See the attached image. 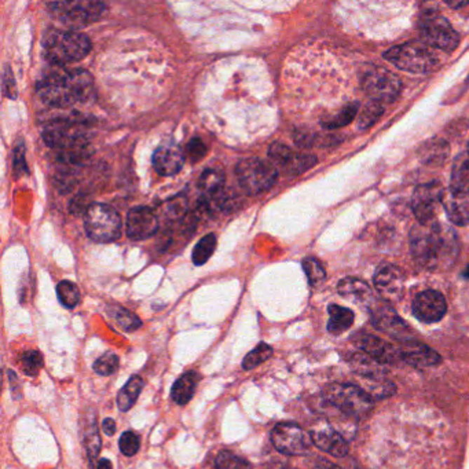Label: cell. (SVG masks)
<instances>
[{"instance_id":"38","label":"cell","mask_w":469,"mask_h":469,"mask_svg":"<svg viewBox=\"0 0 469 469\" xmlns=\"http://www.w3.org/2000/svg\"><path fill=\"white\" fill-rule=\"evenodd\" d=\"M274 354L273 347H270L266 343H259L257 347L252 350L243 361V369L244 370H252L254 367L260 366L261 363L269 361Z\"/></svg>"},{"instance_id":"52","label":"cell","mask_w":469,"mask_h":469,"mask_svg":"<svg viewBox=\"0 0 469 469\" xmlns=\"http://www.w3.org/2000/svg\"><path fill=\"white\" fill-rule=\"evenodd\" d=\"M315 469H340L337 465H334V464H332V463H329V461H326V460H320L318 461V464H317V467H315Z\"/></svg>"},{"instance_id":"6","label":"cell","mask_w":469,"mask_h":469,"mask_svg":"<svg viewBox=\"0 0 469 469\" xmlns=\"http://www.w3.org/2000/svg\"><path fill=\"white\" fill-rule=\"evenodd\" d=\"M236 175L243 190L250 196L269 190L277 181L276 167L256 157L240 161L236 168Z\"/></svg>"},{"instance_id":"22","label":"cell","mask_w":469,"mask_h":469,"mask_svg":"<svg viewBox=\"0 0 469 469\" xmlns=\"http://www.w3.org/2000/svg\"><path fill=\"white\" fill-rule=\"evenodd\" d=\"M311 437H313V442L317 444V447H320L321 450H324L325 453L333 457L343 458L348 454L347 440L343 437V435H340L337 431L329 427L314 430L311 433Z\"/></svg>"},{"instance_id":"48","label":"cell","mask_w":469,"mask_h":469,"mask_svg":"<svg viewBox=\"0 0 469 469\" xmlns=\"http://www.w3.org/2000/svg\"><path fill=\"white\" fill-rule=\"evenodd\" d=\"M207 153V146L200 140V138H193L187 144V154L193 161L201 160Z\"/></svg>"},{"instance_id":"4","label":"cell","mask_w":469,"mask_h":469,"mask_svg":"<svg viewBox=\"0 0 469 469\" xmlns=\"http://www.w3.org/2000/svg\"><path fill=\"white\" fill-rule=\"evenodd\" d=\"M384 58L397 69L410 73H428L437 65V58L427 44L406 43L388 50Z\"/></svg>"},{"instance_id":"51","label":"cell","mask_w":469,"mask_h":469,"mask_svg":"<svg viewBox=\"0 0 469 469\" xmlns=\"http://www.w3.org/2000/svg\"><path fill=\"white\" fill-rule=\"evenodd\" d=\"M102 430H104V433H107L108 436H113L116 433V431H117L114 420L113 419H105L104 423H102Z\"/></svg>"},{"instance_id":"30","label":"cell","mask_w":469,"mask_h":469,"mask_svg":"<svg viewBox=\"0 0 469 469\" xmlns=\"http://www.w3.org/2000/svg\"><path fill=\"white\" fill-rule=\"evenodd\" d=\"M224 184V174L217 168H210L203 172L198 187L207 197L217 196Z\"/></svg>"},{"instance_id":"42","label":"cell","mask_w":469,"mask_h":469,"mask_svg":"<svg viewBox=\"0 0 469 469\" xmlns=\"http://www.w3.org/2000/svg\"><path fill=\"white\" fill-rule=\"evenodd\" d=\"M120 451L125 457H134L141 447V437L132 431H125L118 439Z\"/></svg>"},{"instance_id":"1","label":"cell","mask_w":469,"mask_h":469,"mask_svg":"<svg viewBox=\"0 0 469 469\" xmlns=\"http://www.w3.org/2000/svg\"><path fill=\"white\" fill-rule=\"evenodd\" d=\"M36 93L44 104L53 108H68L91 98L94 80L83 69L67 71L55 67L37 81Z\"/></svg>"},{"instance_id":"46","label":"cell","mask_w":469,"mask_h":469,"mask_svg":"<svg viewBox=\"0 0 469 469\" xmlns=\"http://www.w3.org/2000/svg\"><path fill=\"white\" fill-rule=\"evenodd\" d=\"M186 210H187V201H186V198L183 196L174 197L165 205L167 215L172 217V219H178V217H183L186 214Z\"/></svg>"},{"instance_id":"5","label":"cell","mask_w":469,"mask_h":469,"mask_svg":"<svg viewBox=\"0 0 469 469\" xmlns=\"http://www.w3.org/2000/svg\"><path fill=\"white\" fill-rule=\"evenodd\" d=\"M324 397L327 405L351 419L367 414L373 406V399L351 384H332L324 391Z\"/></svg>"},{"instance_id":"34","label":"cell","mask_w":469,"mask_h":469,"mask_svg":"<svg viewBox=\"0 0 469 469\" xmlns=\"http://www.w3.org/2000/svg\"><path fill=\"white\" fill-rule=\"evenodd\" d=\"M358 109H360V105L357 102H353V104H348L347 107L341 109L337 114H333L330 116L329 118H325L321 121L322 127L326 128V130H336V128H341L347 124H350L357 113H358Z\"/></svg>"},{"instance_id":"23","label":"cell","mask_w":469,"mask_h":469,"mask_svg":"<svg viewBox=\"0 0 469 469\" xmlns=\"http://www.w3.org/2000/svg\"><path fill=\"white\" fill-rule=\"evenodd\" d=\"M450 191L454 198H463L469 194V154H460L453 165Z\"/></svg>"},{"instance_id":"32","label":"cell","mask_w":469,"mask_h":469,"mask_svg":"<svg viewBox=\"0 0 469 469\" xmlns=\"http://www.w3.org/2000/svg\"><path fill=\"white\" fill-rule=\"evenodd\" d=\"M363 391L372 397V399H381V397H390L394 394L395 387L391 381L383 379V377H373V379H363Z\"/></svg>"},{"instance_id":"56","label":"cell","mask_w":469,"mask_h":469,"mask_svg":"<svg viewBox=\"0 0 469 469\" xmlns=\"http://www.w3.org/2000/svg\"><path fill=\"white\" fill-rule=\"evenodd\" d=\"M467 153H468V154H469V144H468V151H467Z\"/></svg>"},{"instance_id":"47","label":"cell","mask_w":469,"mask_h":469,"mask_svg":"<svg viewBox=\"0 0 469 469\" xmlns=\"http://www.w3.org/2000/svg\"><path fill=\"white\" fill-rule=\"evenodd\" d=\"M3 91H4L6 97H8L11 100L17 98V86H15V81H14L13 72L8 67H4V69H3Z\"/></svg>"},{"instance_id":"28","label":"cell","mask_w":469,"mask_h":469,"mask_svg":"<svg viewBox=\"0 0 469 469\" xmlns=\"http://www.w3.org/2000/svg\"><path fill=\"white\" fill-rule=\"evenodd\" d=\"M337 290H339L340 294H343L346 297L357 299L360 301H367L373 297L372 296V289L369 288V285L361 280H357V278L341 280L339 283Z\"/></svg>"},{"instance_id":"9","label":"cell","mask_w":469,"mask_h":469,"mask_svg":"<svg viewBox=\"0 0 469 469\" xmlns=\"http://www.w3.org/2000/svg\"><path fill=\"white\" fill-rule=\"evenodd\" d=\"M420 32L428 47L451 53L458 46L460 37L451 24L436 13L426 14L420 21Z\"/></svg>"},{"instance_id":"3","label":"cell","mask_w":469,"mask_h":469,"mask_svg":"<svg viewBox=\"0 0 469 469\" xmlns=\"http://www.w3.org/2000/svg\"><path fill=\"white\" fill-rule=\"evenodd\" d=\"M44 57L55 67L83 60L91 50L90 39L73 31H50L43 40Z\"/></svg>"},{"instance_id":"24","label":"cell","mask_w":469,"mask_h":469,"mask_svg":"<svg viewBox=\"0 0 469 469\" xmlns=\"http://www.w3.org/2000/svg\"><path fill=\"white\" fill-rule=\"evenodd\" d=\"M200 376L196 372H187L181 376L171 390V397L177 405H186L194 397Z\"/></svg>"},{"instance_id":"50","label":"cell","mask_w":469,"mask_h":469,"mask_svg":"<svg viewBox=\"0 0 469 469\" xmlns=\"http://www.w3.org/2000/svg\"><path fill=\"white\" fill-rule=\"evenodd\" d=\"M14 167L15 171H21V172H27V164H25V150H24V144H20L15 150H14Z\"/></svg>"},{"instance_id":"54","label":"cell","mask_w":469,"mask_h":469,"mask_svg":"<svg viewBox=\"0 0 469 469\" xmlns=\"http://www.w3.org/2000/svg\"><path fill=\"white\" fill-rule=\"evenodd\" d=\"M468 4V1H447V6H450L451 8H460V7H464V6H467Z\"/></svg>"},{"instance_id":"31","label":"cell","mask_w":469,"mask_h":469,"mask_svg":"<svg viewBox=\"0 0 469 469\" xmlns=\"http://www.w3.org/2000/svg\"><path fill=\"white\" fill-rule=\"evenodd\" d=\"M353 367L363 379H373V377H383L384 370L381 369V363L374 361L366 354H355L353 357Z\"/></svg>"},{"instance_id":"55","label":"cell","mask_w":469,"mask_h":469,"mask_svg":"<svg viewBox=\"0 0 469 469\" xmlns=\"http://www.w3.org/2000/svg\"><path fill=\"white\" fill-rule=\"evenodd\" d=\"M463 276L465 277V278H469V264L465 267V270H464V273H463Z\"/></svg>"},{"instance_id":"11","label":"cell","mask_w":469,"mask_h":469,"mask_svg":"<svg viewBox=\"0 0 469 469\" xmlns=\"http://www.w3.org/2000/svg\"><path fill=\"white\" fill-rule=\"evenodd\" d=\"M362 87L372 101L386 102L397 98L402 83L394 73L383 68H373L363 76Z\"/></svg>"},{"instance_id":"16","label":"cell","mask_w":469,"mask_h":469,"mask_svg":"<svg viewBox=\"0 0 469 469\" xmlns=\"http://www.w3.org/2000/svg\"><path fill=\"white\" fill-rule=\"evenodd\" d=\"M412 308L414 317L419 321L426 324H435L444 317L447 311V303L440 292L426 290L417 294Z\"/></svg>"},{"instance_id":"13","label":"cell","mask_w":469,"mask_h":469,"mask_svg":"<svg viewBox=\"0 0 469 469\" xmlns=\"http://www.w3.org/2000/svg\"><path fill=\"white\" fill-rule=\"evenodd\" d=\"M444 198V189L437 182L420 184L413 196V211L420 224L433 222L436 208Z\"/></svg>"},{"instance_id":"20","label":"cell","mask_w":469,"mask_h":469,"mask_svg":"<svg viewBox=\"0 0 469 469\" xmlns=\"http://www.w3.org/2000/svg\"><path fill=\"white\" fill-rule=\"evenodd\" d=\"M399 348V354H400V361L406 362L410 366L414 367H431V366H436L442 362L440 355L433 350L431 347H428L427 344L414 341V340H409V341H403Z\"/></svg>"},{"instance_id":"35","label":"cell","mask_w":469,"mask_h":469,"mask_svg":"<svg viewBox=\"0 0 469 469\" xmlns=\"http://www.w3.org/2000/svg\"><path fill=\"white\" fill-rule=\"evenodd\" d=\"M93 154V149L90 144H80L68 150H60L57 158L64 164H72V165H81L90 160Z\"/></svg>"},{"instance_id":"44","label":"cell","mask_w":469,"mask_h":469,"mask_svg":"<svg viewBox=\"0 0 469 469\" xmlns=\"http://www.w3.org/2000/svg\"><path fill=\"white\" fill-rule=\"evenodd\" d=\"M118 365H120V358L113 353H107L94 362L93 367H94V372L100 376H110L118 369Z\"/></svg>"},{"instance_id":"37","label":"cell","mask_w":469,"mask_h":469,"mask_svg":"<svg viewBox=\"0 0 469 469\" xmlns=\"http://www.w3.org/2000/svg\"><path fill=\"white\" fill-rule=\"evenodd\" d=\"M217 248V237L214 234H207L203 237L198 244L193 250V263L196 266H203L208 261V259L215 252Z\"/></svg>"},{"instance_id":"33","label":"cell","mask_w":469,"mask_h":469,"mask_svg":"<svg viewBox=\"0 0 469 469\" xmlns=\"http://www.w3.org/2000/svg\"><path fill=\"white\" fill-rule=\"evenodd\" d=\"M101 436H100V431H98V426L95 419L90 420L87 423V428L84 431V446L87 450V456L90 458V465L94 464V460L98 457L100 451H101Z\"/></svg>"},{"instance_id":"26","label":"cell","mask_w":469,"mask_h":469,"mask_svg":"<svg viewBox=\"0 0 469 469\" xmlns=\"http://www.w3.org/2000/svg\"><path fill=\"white\" fill-rule=\"evenodd\" d=\"M327 311H329L327 330L332 334H341L354 324L355 315L350 308H346L337 304H330Z\"/></svg>"},{"instance_id":"29","label":"cell","mask_w":469,"mask_h":469,"mask_svg":"<svg viewBox=\"0 0 469 469\" xmlns=\"http://www.w3.org/2000/svg\"><path fill=\"white\" fill-rule=\"evenodd\" d=\"M108 311L113 322L124 332H134L142 326L140 317L124 307L111 306L109 307Z\"/></svg>"},{"instance_id":"53","label":"cell","mask_w":469,"mask_h":469,"mask_svg":"<svg viewBox=\"0 0 469 469\" xmlns=\"http://www.w3.org/2000/svg\"><path fill=\"white\" fill-rule=\"evenodd\" d=\"M97 469H111V463L109 461L108 458H101L98 461Z\"/></svg>"},{"instance_id":"10","label":"cell","mask_w":469,"mask_h":469,"mask_svg":"<svg viewBox=\"0 0 469 469\" xmlns=\"http://www.w3.org/2000/svg\"><path fill=\"white\" fill-rule=\"evenodd\" d=\"M271 442L274 447L285 456H303L314 443L311 433L293 423H281L276 426L271 433Z\"/></svg>"},{"instance_id":"45","label":"cell","mask_w":469,"mask_h":469,"mask_svg":"<svg viewBox=\"0 0 469 469\" xmlns=\"http://www.w3.org/2000/svg\"><path fill=\"white\" fill-rule=\"evenodd\" d=\"M20 362L22 365L24 372L28 376H36L39 370L43 367V363H44L41 354L39 351H36V350H28V351H25L21 355Z\"/></svg>"},{"instance_id":"27","label":"cell","mask_w":469,"mask_h":469,"mask_svg":"<svg viewBox=\"0 0 469 469\" xmlns=\"http://www.w3.org/2000/svg\"><path fill=\"white\" fill-rule=\"evenodd\" d=\"M449 144L442 140H433L423 144L420 150V158L428 165H440L449 156Z\"/></svg>"},{"instance_id":"43","label":"cell","mask_w":469,"mask_h":469,"mask_svg":"<svg viewBox=\"0 0 469 469\" xmlns=\"http://www.w3.org/2000/svg\"><path fill=\"white\" fill-rule=\"evenodd\" d=\"M217 469H252V467L248 461L224 450L217 457Z\"/></svg>"},{"instance_id":"12","label":"cell","mask_w":469,"mask_h":469,"mask_svg":"<svg viewBox=\"0 0 469 469\" xmlns=\"http://www.w3.org/2000/svg\"><path fill=\"white\" fill-rule=\"evenodd\" d=\"M43 140L50 147L60 150H68L80 144H88L81 127L72 121H53L48 123L43 130Z\"/></svg>"},{"instance_id":"8","label":"cell","mask_w":469,"mask_h":469,"mask_svg":"<svg viewBox=\"0 0 469 469\" xmlns=\"http://www.w3.org/2000/svg\"><path fill=\"white\" fill-rule=\"evenodd\" d=\"M88 237L97 243H110L121 234V217L107 204H93L84 217Z\"/></svg>"},{"instance_id":"40","label":"cell","mask_w":469,"mask_h":469,"mask_svg":"<svg viewBox=\"0 0 469 469\" xmlns=\"http://www.w3.org/2000/svg\"><path fill=\"white\" fill-rule=\"evenodd\" d=\"M60 303L67 308H74L80 303V290L71 281H61L57 285Z\"/></svg>"},{"instance_id":"18","label":"cell","mask_w":469,"mask_h":469,"mask_svg":"<svg viewBox=\"0 0 469 469\" xmlns=\"http://www.w3.org/2000/svg\"><path fill=\"white\" fill-rule=\"evenodd\" d=\"M373 283L383 299L393 301V300L399 299V296L402 294L405 276L402 270L397 269V266L384 264L377 269Z\"/></svg>"},{"instance_id":"17","label":"cell","mask_w":469,"mask_h":469,"mask_svg":"<svg viewBox=\"0 0 469 469\" xmlns=\"http://www.w3.org/2000/svg\"><path fill=\"white\" fill-rule=\"evenodd\" d=\"M355 341L361 347L362 351L373 358L374 361L381 363V365H390V363H397L400 361V354L399 348L390 344L388 341L376 337L373 334H355Z\"/></svg>"},{"instance_id":"39","label":"cell","mask_w":469,"mask_h":469,"mask_svg":"<svg viewBox=\"0 0 469 469\" xmlns=\"http://www.w3.org/2000/svg\"><path fill=\"white\" fill-rule=\"evenodd\" d=\"M303 270L311 287L321 285L326 278V271L322 263L315 257H306L303 260Z\"/></svg>"},{"instance_id":"14","label":"cell","mask_w":469,"mask_h":469,"mask_svg":"<svg viewBox=\"0 0 469 469\" xmlns=\"http://www.w3.org/2000/svg\"><path fill=\"white\" fill-rule=\"evenodd\" d=\"M372 322L377 329L399 340L409 341L412 330L387 303L376 301L370 306Z\"/></svg>"},{"instance_id":"41","label":"cell","mask_w":469,"mask_h":469,"mask_svg":"<svg viewBox=\"0 0 469 469\" xmlns=\"http://www.w3.org/2000/svg\"><path fill=\"white\" fill-rule=\"evenodd\" d=\"M444 210L449 219L457 226H465L469 222V210L467 205L458 203V198L444 201Z\"/></svg>"},{"instance_id":"21","label":"cell","mask_w":469,"mask_h":469,"mask_svg":"<svg viewBox=\"0 0 469 469\" xmlns=\"http://www.w3.org/2000/svg\"><path fill=\"white\" fill-rule=\"evenodd\" d=\"M184 164V154L175 144H164L157 147L153 156L154 170L163 177L178 174Z\"/></svg>"},{"instance_id":"7","label":"cell","mask_w":469,"mask_h":469,"mask_svg":"<svg viewBox=\"0 0 469 469\" xmlns=\"http://www.w3.org/2000/svg\"><path fill=\"white\" fill-rule=\"evenodd\" d=\"M53 14L67 27L79 29L95 22L105 11V4L101 1H55L48 3Z\"/></svg>"},{"instance_id":"2","label":"cell","mask_w":469,"mask_h":469,"mask_svg":"<svg viewBox=\"0 0 469 469\" xmlns=\"http://www.w3.org/2000/svg\"><path fill=\"white\" fill-rule=\"evenodd\" d=\"M410 247L416 261L430 270L450 264L458 253L454 231L433 222L419 224L412 230Z\"/></svg>"},{"instance_id":"36","label":"cell","mask_w":469,"mask_h":469,"mask_svg":"<svg viewBox=\"0 0 469 469\" xmlns=\"http://www.w3.org/2000/svg\"><path fill=\"white\" fill-rule=\"evenodd\" d=\"M384 113V108L381 105V102L377 101H370L367 102L363 108H362L361 113L358 116V130L360 131H365L370 127H373L376 124V121L383 116Z\"/></svg>"},{"instance_id":"49","label":"cell","mask_w":469,"mask_h":469,"mask_svg":"<svg viewBox=\"0 0 469 469\" xmlns=\"http://www.w3.org/2000/svg\"><path fill=\"white\" fill-rule=\"evenodd\" d=\"M93 204L88 203V198L83 194L74 197L72 201H71V205H69V210L72 212L73 215H80V214H87V211L90 210Z\"/></svg>"},{"instance_id":"25","label":"cell","mask_w":469,"mask_h":469,"mask_svg":"<svg viewBox=\"0 0 469 469\" xmlns=\"http://www.w3.org/2000/svg\"><path fill=\"white\" fill-rule=\"evenodd\" d=\"M144 380L141 376L135 374L130 377V380L124 384L117 395V407L120 412L125 413L135 405L141 395V391L144 390Z\"/></svg>"},{"instance_id":"19","label":"cell","mask_w":469,"mask_h":469,"mask_svg":"<svg viewBox=\"0 0 469 469\" xmlns=\"http://www.w3.org/2000/svg\"><path fill=\"white\" fill-rule=\"evenodd\" d=\"M158 230V219L150 208L138 207L130 211L127 217V234L135 241L147 240Z\"/></svg>"},{"instance_id":"15","label":"cell","mask_w":469,"mask_h":469,"mask_svg":"<svg viewBox=\"0 0 469 469\" xmlns=\"http://www.w3.org/2000/svg\"><path fill=\"white\" fill-rule=\"evenodd\" d=\"M269 156L274 164L280 165L289 175H299L315 165L317 157L310 154H296L287 144L274 142L269 149Z\"/></svg>"}]
</instances>
